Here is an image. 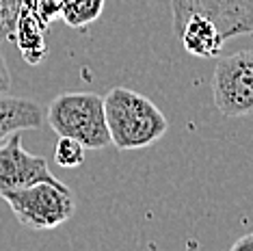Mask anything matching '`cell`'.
I'll use <instances>...</instances> for the list:
<instances>
[{
	"mask_svg": "<svg viewBox=\"0 0 253 251\" xmlns=\"http://www.w3.org/2000/svg\"><path fill=\"white\" fill-rule=\"evenodd\" d=\"M102 102L111 145L117 150H141L160 141L169 130L165 113L132 89L113 87Z\"/></svg>",
	"mask_w": 253,
	"mask_h": 251,
	"instance_id": "1",
	"label": "cell"
},
{
	"mask_svg": "<svg viewBox=\"0 0 253 251\" xmlns=\"http://www.w3.org/2000/svg\"><path fill=\"white\" fill-rule=\"evenodd\" d=\"M50 128L59 136H72L84 150H104L111 145L104 102L97 93H61L45 113Z\"/></svg>",
	"mask_w": 253,
	"mask_h": 251,
	"instance_id": "2",
	"label": "cell"
},
{
	"mask_svg": "<svg viewBox=\"0 0 253 251\" xmlns=\"http://www.w3.org/2000/svg\"><path fill=\"white\" fill-rule=\"evenodd\" d=\"M0 197L7 202L11 212L28 230H54L72 219L76 202L72 191L63 182L42 180L31 186L2 191Z\"/></svg>",
	"mask_w": 253,
	"mask_h": 251,
	"instance_id": "3",
	"label": "cell"
},
{
	"mask_svg": "<svg viewBox=\"0 0 253 251\" xmlns=\"http://www.w3.org/2000/svg\"><path fill=\"white\" fill-rule=\"evenodd\" d=\"M212 98L225 117H247L253 108V52L221 56L212 76Z\"/></svg>",
	"mask_w": 253,
	"mask_h": 251,
	"instance_id": "4",
	"label": "cell"
},
{
	"mask_svg": "<svg viewBox=\"0 0 253 251\" xmlns=\"http://www.w3.org/2000/svg\"><path fill=\"white\" fill-rule=\"evenodd\" d=\"M171 9L175 35L191 15L210 20L225 39L253 31V0H171Z\"/></svg>",
	"mask_w": 253,
	"mask_h": 251,
	"instance_id": "5",
	"label": "cell"
},
{
	"mask_svg": "<svg viewBox=\"0 0 253 251\" xmlns=\"http://www.w3.org/2000/svg\"><path fill=\"white\" fill-rule=\"evenodd\" d=\"M42 180H56V175L48 169L45 158L33 156L22 147L20 130L4 136L0 141V193L11 191V188L31 186Z\"/></svg>",
	"mask_w": 253,
	"mask_h": 251,
	"instance_id": "6",
	"label": "cell"
},
{
	"mask_svg": "<svg viewBox=\"0 0 253 251\" xmlns=\"http://www.w3.org/2000/svg\"><path fill=\"white\" fill-rule=\"evenodd\" d=\"M177 37L182 39L186 52H191L193 56H199V59L218 56V52L223 48V42H225V37L218 33V28L210 20L201 18V15H191V18L184 22Z\"/></svg>",
	"mask_w": 253,
	"mask_h": 251,
	"instance_id": "7",
	"label": "cell"
},
{
	"mask_svg": "<svg viewBox=\"0 0 253 251\" xmlns=\"http://www.w3.org/2000/svg\"><path fill=\"white\" fill-rule=\"evenodd\" d=\"M43 124V111L39 104L24 98H9L0 95V141L15 130L39 128Z\"/></svg>",
	"mask_w": 253,
	"mask_h": 251,
	"instance_id": "8",
	"label": "cell"
},
{
	"mask_svg": "<svg viewBox=\"0 0 253 251\" xmlns=\"http://www.w3.org/2000/svg\"><path fill=\"white\" fill-rule=\"evenodd\" d=\"M104 0H63L61 15L74 28L87 26L102 15Z\"/></svg>",
	"mask_w": 253,
	"mask_h": 251,
	"instance_id": "9",
	"label": "cell"
},
{
	"mask_svg": "<svg viewBox=\"0 0 253 251\" xmlns=\"http://www.w3.org/2000/svg\"><path fill=\"white\" fill-rule=\"evenodd\" d=\"M54 161L56 165L65 169H74L84 161V147L80 141L72 139V136H59V143L54 147Z\"/></svg>",
	"mask_w": 253,
	"mask_h": 251,
	"instance_id": "10",
	"label": "cell"
},
{
	"mask_svg": "<svg viewBox=\"0 0 253 251\" xmlns=\"http://www.w3.org/2000/svg\"><path fill=\"white\" fill-rule=\"evenodd\" d=\"M11 4L9 0H0V39L7 35V31L13 24V18H11Z\"/></svg>",
	"mask_w": 253,
	"mask_h": 251,
	"instance_id": "11",
	"label": "cell"
},
{
	"mask_svg": "<svg viewBox=\"0 0 253 251\" xmlns=\"http://www.w3.org/2000/svg\"><path fill=\"white\" fill-rule=\"evenodd\" d=\"M9 89H11V72L7 67V61H4L2 50H0V95L7 93Z\"/></svg>",
	"mask_w": 253,
	"mask_h": 251,
	"instance_id": "12",
	"label": "cell"
},
{
	"mask_svg": "<svg viewBox=\"0 0 253 251\" xmlns=\"http://www.w3.org/2000/svg\"><path fill=\"white\" fill-rule=\"evenodd\" d=\"M232 251H253V234H245L240 241L232 245Z\"/></svg>",
	"mask_w": 253,
	"mask_h": 251,
	"instance_id": "13",
	"label": "cell"
}]
</instances>
